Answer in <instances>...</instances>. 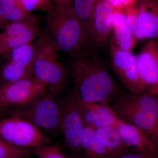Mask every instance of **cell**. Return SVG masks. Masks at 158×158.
Returning <instances> with one entry per match:
<instances>
[{"label":"cell","instance_id":"cell-4","mask_svg":"<svg viewBox=\"0 0 158 158\" xmlns=\"http://www.w3.org/2000/svg\"><path fill=\"white\" fill-rule=\"evenodd\" d=\"M35 56L32 77L57 96L65 87L67 72L59 59L60 50L52 37L42 33L34 44Z\"/></svg>","mask_w":158,"mask_h":158},{"label":"cell","instance_id":"cell-7","mask_svg":"<svg viewBox=\"0 0 158 158\" xmlns=\"http://www.w3.org/2000/svg\"><path fill=\"white\" fill-rule=\"evenodd\" d=\"M0 138L14 146L26 148H35L50 142L42 130L15 116L0 118Z\"/></svg>","mask_w":158,"mask_h":158},{"label":"cell","instance_id":"cell-21","mask_svg":"<svg viewBox=\"0 0 158 158\" xmlns=\"http://www.w3.org/2000/svg\"><path fill=\"white\" fill-rule=\"evenodd\" d=\"M97 1L98 0H73V9L77 17L83 24L88 39L89 27Z\"/></svg>","mask_w":158,"mask_h":158},{"label":"cell","instance_id":"cell-23","mask_svg":"<svg viewBox=\"0 0 158 158\" xmlns=\"http://www.w3.org/2000/svg\"><path fill=\"white\" fill-rule=\"evenodd\" d=\"M30 155L27 148L14 146L0 138V158H28Z\"/></svg>","mask_w":158,"mask_h":158},{"label":"cell","instance_id":"cell-24","mask_svg":"<svg viewBox=\"0 0 158 158\" xmlns=\"http://www.w3.org/2000/svg\"><path fill=\"white\" fill-rule=\"evenodd\" d=\"M28 11L40 10L49 13L54 11L56 7L52 0H20Z\"/></svg>","mask_w":158,"mask_h":158},{"label":"cell","instance_id":"cell-8","mask_svg":"<svg viewBox=\"0 0 158 158\" xmlns=\"http://www.w3.org/2000/svg\"><path fill=\"white\" fill-rule=\"evenodd\" d=\"M48 91L45 85L33 77L0 86V115L24 106Z\"/></svg>","mask_w":158,"mask_h":158},{"label":"cell","instance_id":"cell-19","mask_svg":"<svg viewBox=\"0 0 158 158\" xmlns=\"http://www.w3.org/2000/svg\"><path fill=\"white\" fill-rule=\"evenodd\" d=\"M0 15L10 22L38 19L23 5L20 0H0Z\"/></svg>","mask_w":158,"mask_h":158},{"label":"cell","instance_id":"cell-10","mask_svg":"<svg viewBox=\"0 0 158 158\" xmlns=\"http://www.w3.org/2000/svg\"><path fill=\"white\" fill-rule=\"evenodd\" d=\"M42 33L38 19L9 23L0 33V56L30 44Z\"/></svg>","mask_w":158,"mask_h":158},{"label":"cell","instance_id":"cell-13","mask_svg":"<svg viewBox=\"0 0 158 158\" xmlns=\"http://www.w3.org/2000/svg\"><path fill=\"white\" fill-rule=\"evenodd\" d=\"M138 75L148 91L158 94V43L150 40L136 56Z\"/></svg>","mask_w":158,"mask_h":158},{"label":"cell","instance_id":"cell-3","mask_svg":"<svg viewBox=\"0 0 158 158\" xmlns=\"http://www.w3.org/2000/svg\"><path fill=\"white\" fill-rule=\"evenodd\" d=\"M110 106L119 119L139 128L156 141L158 94L150 91L121 94Z\"/></svg>","mask_w":158,"mask_h":158},{"label":"cell","instance_id":"cell-27","mask_svg":"<svg viewBox=\"0 0 158 158\" xmlns=\"http://www.w3.org/2000/svg\"><path fill=\"white\" fill-rule=\"evenodd\" d=\"M148 156L144 153L141 152L136 150V152H124L112 158H147Z\"/></svg>","mask_w":158,"mask_h":158},{"label":"cell","instance_id":"cell-30","mask_svg":"<svg viewBox=\"0 0 158 158\" xmlns=\"http://www.w3.org/2000/svg\"><path fill=\"white\" fill-rule=\"evenodd\" d=\"M156 141H158V121L157 124L156 128Z\"/></svg>","mask_w":158,"mask_h":158},{"label":"cell","instance_id":"cell-16","mask_svg":"<svg viewBox=\"0 0 158 158\" xmlns=\"http://www.w3.org/2000/svg\"><path fill=\"white\" fill-rule=\"evenodd\" d=\"M140 30L146 39L158 40V0H137L135 4Z\"/></svg>","mask_w":158,"mask_h":158},{"label":"cell","instance_id":"cell-18","mask_svg":"<svg viewBox=\"0 0 158 158\" xmlns=\"http://www.w3.org/2000/svg\"><path fill=\"white\" fill-rule=\"evenodd\" d=\"M95 140L112 158L125 152L128 146L114 126L105 127L94 130Z\"/></svg>","mask_w":158,"mask_h":158},{"label":"cell","instance_id":"cell-11","mask_svg":"<svg viewBox=\"0 0 158 158\" xmlns=\"http://www.w3.org/2000/svg\"><path fill=\"white\" fill-rule=\"evenodd\" d=\"M10 58L3 66L1 78L4 84L32 77L35 56L34 44H27L11 52Z\"/></svg>","mask_w":158,"mask_h":158},{"label":"cell","instance_id":"cell-32","mask_svg":"<svg viewBox=\"0 0 158 158\" xmlns=\"http://www.w3.org/2000/svg\"><path fill=\"white\" fill-rule=\"evenodd\" d=\"M66 158H67V157H66Z\"/></svg>","mask_w":158,"mask_h":158},{"label":"cell","instance_id":"cell-9","mask_svg":"<svg viewBox=\"0 0 158 158\" xmlns=\"http://www.w3.org/2000/svg\"><path fill=\"white\" fill-rule=\"evenodd\" d=\"M108 47L110 65L122 84L131 93L138 94L148 91L138 75L136 56L131 51L118 48L110 37Z\"/></svg>","mask_w":158,"mask_h":158},{"label":"cell","instance_id":"cell-25","mask_svg":"<svg viewBox=\"0 0 158 158\" xmlns=\"http://www.w3.org/2000/svg\"><path fill=\"white\" fill-rule=\"evenodd\" d=\"M33 151L38 158H66L56 145L43 144L33 148Z\"/></svg>","mask_w":158,"mask_h":158},{"label":"cell","instance_id":"cell-2","mask_svg":"<svg viewBox=\"0 0 158 158\" xmlns=\"http://www.w3.org/2000/svg\"><path fill=\"white\" fill-rule=\"evenodd\" d=\"M47 27L48 33L59 50L71 57L95 51L90 45L81 22L77 17L72 7H56L48 13Z\"/></svg>","mask_w":158,"mask_h":158},{"label":"cell","instance_id":"cell-1","mask_svg":"<svg viewBox=\"0 0 158 158\" xmlns=\"http://www.w3.org/2000/svg\"><path fill=\"white\" fill-rule=\"evenodd\" d=\"M96 52L88 51L72 57L69 71L74 89L81 100L109 105L121 93L106 64Z\"/></svg>","mask_w":158,"mask_h":158},{"label":"cell","instance_id":"cell-5","mask_svg":"<svg viewBox=\"0 0 158 158\" xmlns=\"http://www.w3.org/2000/svg\"><path fill=\"white\" fill-rule=\"evenodd\" d=\"M57 96L47 91L27 104L6 113L26 119L42 131L55 134L60 130V106Z\"/></svg>","mask_w":158,"mask_h":158},{"label":"cell","instance_id":"cell-20","mask_svg":"<svg viewBox=\"0 0 158 158\" xmlns=\"http://www.w3.org/2000/svg\"><path fill=\"white\" fill-rule=\"evenodd\" d=\"M94 129L85 125L82 134L81 150L87 158H112L104 148L95 140Z\"/></svg>","mask_w":158,"mask_h":158},{"label":"cell","instance_id":"cell-22","mask_svg":"<svg viewBox=\"0 0 158 158\" xmlns=\"http://www.w3.org/2000/svg\"><path fill=\"white\" fill-rule=\"evenodd\" d=\"M135 4L126 8V18L127 24L130 31L137 42H138L145 40L146 38L140 30Z\"/></svg>","mask_w":158,"mask_h":158},{"label":"cell","instance_id":"cell-26","mask_svg":"<svg viewBox=\"0 0 158 158\" xmlns=\"http://www.w3.org/2000/svg\"><path fill=\"white\" fill-rule=\"evenodd\" d=\"M114 9H124L135 4L137 0H107Z\"/></svg>","mask_w":158,"mask_h":158},{"label":"cell","instance_id":"cell-33","mask_svg":"<svg viewBox=\"0 0 158 158\" xmlns=\"http://www.w3.org/2000/svg\"></svg>","mask_w":158,"mask_h":158},{"label":"cell","instance_id":"cell-15","mask_svg":"<svg viewBox=\"0 0 158 158\" xmlns=\"http://www.w3.org/2000/svg\"><path fill=\"white\" fill-rule=\"evenodd\" d=\"M80 104L85 125L94 129L110 126H114L119 119L109 105L87 102L80 98Z\"/></svg>","mask_w":158,"mask_h":158},{"label":"cell","instance_id":"cell-17","mask_svg":"<svg viewBox=\"0 0 158 158\" xmlns=\"http://www.w3.org/2000/svg\"><path fill=\"white\" fill-rule=\"evenodd\" d=\"M110 37L123 50L131 51L135 45L137 40L127 24L125 9H114L111 19Z\"/></svg>","mask_w":158,"mask_h":158},{"label":"cell","instance_id":"cell-6","mask_svg":"<svg viewBox=\"0 0 158 158\" xmlns=\"http://www.w3.org/2000/svg\"><path fill=\"white\" fill-rule=\"evenodd\" d=\"M60 130L69 149L76 153L81 151V142L85 127L80 104V98L74 89L59 99Z\"/></svg>","mask_w":158,"mask_h":158},{"label":"cell","instance_id":"cell-31","mask_svg":"<svg viewBox=\"0 0 158 158\" xmlns=\"http://www.w3.org/2000/svg\"><path fill=\"white\" fill-rule=\"evenodd\" d=\"M155 156H148L147 158H154Z\"/></svg>","mask_w":158,"mask_h":158},{"label":"cell","instance_id":"cell-12","mask_svg":"<svg viewBox=\"0 0 158 158\" xmlns=\"http://www.w3.org/2000/svg\"><path fill=\"white\" fill-rule=\"evenodd\" d=\"M114 10L107 0H98L88 34L89 42L95 50L104 48L109 44Z\"/></svg>","mask_w":158,"mask_h":158},{"label":"cell","instance_id":"cell-14","mask_svg":"<svg viewBox=\"0 0 158 158\" xmlns=\"http://www.w3.org/2000/svg\"><path fill=\"white\" fill-rule=\"evenodd\" d=\"M114 127L128 147H134L148 155L155 156L157 153L155 141L141 129L120 119Z\"/></svg>","mask_w":158,"mask_h":158},{"label":"cell","instance_id":"cell-29","mask_svg":"<svg viewBox=\"0 0 158 158\" xmlns=\"http://www.w3.org/2000/svg\"><path fill=\"white\" fill-rule=\"evenodd\" d=\"M6 21L3 19V18L2 17L1 15H0V27L2 26L6 23Z\"/></svg>","mask_w":158,"mask_h":158},{"label":"cell","instance_id":"cell-28","mask_svg":"<svg viewBox=\"0 0 158 158\" xmlns=\"http://www.w3.org/2000/svg\"><path fill=\"white\" fill-rule=\"evenodd\" d=\"M56 8H68L72 7L73 0H52Z\"/></svg>","mask_w":158,"mask_h":158}]
</instances>
